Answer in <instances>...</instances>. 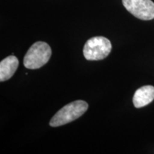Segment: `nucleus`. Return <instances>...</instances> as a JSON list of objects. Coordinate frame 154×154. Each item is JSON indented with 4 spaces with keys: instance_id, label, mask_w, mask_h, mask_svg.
Segmentation results:
<instances>
[{
    "instance_id": "f257e3e1",
    "label": "nucleus",
    "mask_w": 154,
    "mask_h": 154,
    "mask_svg": "<svg viewBox=\"0 0 154 154\" xmlns=\"http://www.w3.org/2000/svg\"><path fill=\"white\" fill-rule=\"evenodd\" d=\"M88 103L82 100H77L64 106L52 117L50 121V126H61L76 120L87 111Z\"/></svg>"
},
{
    "instance_id": "f03ea898",
    "label": "nucleus",
    "mask_w": 154,
    "mask_h": 154,
    "mask_svg": "<svg viewBox=\"0 0 154 154\" xmlns=\"http://www.w3.org/2000/svg\"><path fill=\"white\" fill-rule=\"evenodd\" d=\"M51 55L49 44L44 42H35L25 54L24 65L29 69H39L49 61Z\"/></svg>"
},
{
    "instance_id": "7ed1b4c3",
    "label": "nucleus",
    "mask_w": 154,
    "mask_h": 154,
    "mask_svg": "<svg viewBox=\"0 0 154 154\" xmlns=\"http://www.w3.org/2000/svg\"><path fill=\"white\" fill-rule=\"evenodd\" d=\"M111 49L112 45L109 39L103 36H94L86 42L83 52L87 60L99 61L107 57Z\"/></svg>"
},
{
    "instance_id": "20e7f679",
    "label": "nucleus",
    "mask_w": 154,
    "mask_h": 154,
    "mask_svg": "<svg viewBox=\"0 0 154 154\" xmlns=\"http://www.w3.org/2000/svg\"><path fill=\"white\" fill-rule=\"evenodd\" d=\"M124 7L131 14L141 20L154 19V2L151 0H122Z\"/></svg>"
},
{
    "instance_id": "39448f33",
    "label": "nucleus",
    "mask_w": 154,
    "mask_h": 154,
    "mask_svg": "<svg viewBox=\"0 0 154 154\" xmlns=\"http://www.w3.org/2000/svg\"><path fill=\"white\" fill-rule=\"evenodd\" d=\"M154 100V86H144L138 88L135 92L133 103L136 108L146 106Z\"/></svg>"
},
{
    "instance_id": "423d86ee",
    "label": "nucleus",
    "mask_w": 154,
    "mask_h": 154,
    "mask_svg": "<svg viewBox=\"0 0 154 154\" xmlns=\"http://www.w3.org/2000/svg\"><path fill=\"white\" fill-rule=\"evenodd\" d=\"M19 66L18 59L14 55L7 57L0 62V81L9 79L14 74Z\"/></svg>"
}]
</instances>
